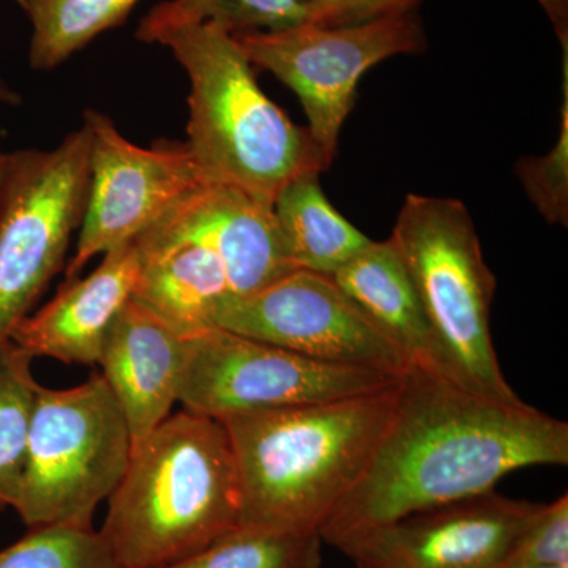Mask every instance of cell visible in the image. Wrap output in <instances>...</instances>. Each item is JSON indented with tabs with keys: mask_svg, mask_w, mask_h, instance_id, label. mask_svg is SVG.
I'll list each match as a JSON object with an SVG mask.
<instances>
[{
	"mask_svg": "<svg viewBox=\"0 0 568 568\" xmlns=\"http://www.w3.org/2000/svg\"><path fill=\"white\" fill-rule=\"evenodd\" d=\"M567 465L566 422L525 402H496L407 368L364 476L325 519L320 537L338 548L396 519L495 491L514 470Z\"/></svg>",
	"mask_w": 568,
	"mask_h": 568,
	"instance_id": "obj_1",
	"label": "cell"
},
{
	"mask_svg": "<svg viewBox=\"0 0 568 568\" xmlns=\"http://www.w3.org/2000/svg\"><path fill=\"white\" fill-rule=\"evenodd\" d=\"M398 381L373 394L224 418L241 485L239 528L320 536L364 476L394 416Z\"/></svg>",
	"mask_w": 568,
	"mask_h": 568,
	"instance_id": "obj_2",
	"label": "cell"
},
{
	"mask_svg": "<svg viewBox=\"0 0 568 568\" xmlns=\"http://www.w3.org/2000/svg\"><path fill=\"white\" fill-rule=\"evenodd\" d=\"M100 530L125 568H166L239 528L241 485L222 422L183 409L133 447Z\"/></svg>",
	"mask_w": 568,
	"mask_h": 568,
	"instance_id": "obj_3",
	"label": "cell"
},
{
	"mask_svg": "<svg viewBox=\"0 0 568 568\" xmlns=\"http://www.w3.org/2000/svg\"><path fill=\"white\" fill-rule=\"evenodd\" d=\"M155 43L189 78L185 144L205 181L274 205L293 179L328 170L306 126L265 95L234 33L201 22L160 32Z\"/></svg>",
	"mask_w": 568,
	"mask_h": 568,
	"instance_id": "obj_4",
	"label": "cell"
},
{
	"mask_svg": "<svg viewBox=\"0 0 568 568\" xmlns=\"http://www.w3.org/2000/svg\"><path fill=\"white\" fill-rule=\"evenodd\" d=\"M390 239L458 383L496 402H523L497 361L489 324L496 276L466 205L407 194Z\"/></svg>",
	"mask_w": 568,
	"mask_h": 568,
	"instance_id": "obj_5",
	"label": "cell"
},
{
	"mask_svg": "<svg viewBox=\"0 0 568 568\" xmlns=\"http://www.w3.org/2000/svg\"><path fill=\"white\" fill-rule=\"evenodd\" d=\"M132 452L129 424L102 373L70 388L40 386L13 508L29 528H93Z\"/></svg>",
	"mask_w": 568,
	"mask_h": 568,
	"instance_id": "obj_6",
	"label": "cell"
},
{
	"mask_svg": "<svg viewBox=\"0 0 568 568\" xmlns=\"http://www.w3.org/2000/svg\"><path fill=\"white\" fill-rule=\"evenodd\" d=\"M84 123L50 151L10 153L0 193V349L65 265L89 192Z\"/></svg>",
	"mask_w": 568,
	"mask_h": 568,
	"instance_id": "obj_7",
	"label": "cell"
},
{
	"mask_svg": "<svg viewBox=\"0 0 568 568\" xmlns=\"http://www.w3.org/2000/svg\"><path fill=\"white\" fill-rule=\"evenodd\" d=\"M399 376L324 364L260 339L207 327L185 336L178 402L183 409L224 420L373 394Z\"/></svg>",
	"mask_w": 568,
	"mask_h": 568,
	"instance_id": "obj_8",
	"label": "cell"
},
{
	"mask_svg": "<svg viewBox=\"0 0 568 568\" xmlns=\"http://www.w3.org/2000/svg\"><path fill=\"white\" fill-rule=\"evenodd\" d=\"M253 67L286 84L304 106L306 130L331 168L339 133L353 111L362 77L402 54L426 50L424 24L417 11L364 24H305L278 32L234 36Z\"/></svg>",
	"mask_w": 568,
	"mask_h": 568,
	"instance_id": "obj_9",
	"label": "cell"
},
{
	"mask_svg": "<svg viewBox=\"0 0 568 568\" xmlns=\"http://www.w3.org/2000/svg\"><path fill=\"white\" fill-rule=\"evenodd\" d=\"M211 327L283 347L324 364L402 376L405 355L351 301L334 276L293 271L256 293L227 295Z\"/></svg>",
	"mask_w": 568,
	"mask_h": 568,
	"instance_id": "obj_10",
	"label": "cell"
},
{
	"mask_svg": "<svg viewBox=\"0 0 568 568\" xmlns=\"http://www.w3.org/2000/svg\"><path fill=\"white\" fill-rule=\"evenodd\" d=\"M84 125L91 136L88 203L65 282L78 278L92 257L136 241L186 194L209 183L185 142L141 148L93 110L85 112Z\"/></svg>",
	"mask_w": 568,
	"mask_h": 568,
	"instance_id": "obj_11",
	"label": "cell"
},
{
	"mask_svg": "<svg viewBox=\"0 0 568 568\" xmlns=\"http://www.w3.org/2000/svg\"><path fill=\"white\" fill-rule=\"evenodd\" d=\"M540 504L491 491L343 541L357 568H504Z\"/></svg>",
	"mask_w": 568,
	"mask_h": 568,
	"instance_id": "obj_12",
	"label": "cell"
},
{
	"mask_svg": "<svg viewBox=\"0 0 568 568\" xmlns=\"http://www.w3.org/2000/svg\"><path fill=\"white\" fill-rule=\"evenodd\" d=\"M99 267L63 282L58 295L14 328L11 342L32 358L97 366L111 325L134 297L141 261L134 242L106 254Z\"/></svg>",
	"mask_w": 568,
	"mask_h": 568,
	"instance_id": "obj_13",
	"label": "cell"
},
{
	"mask_svg": "<svg viewBox=\"0 0 568 568\" xmlns=\"http://www.w3.org/2000/svg\"><path fill=\"white\" fill-rule=\"evenodd\" d=\"M183 343L185 336L134 297L108 332L99 365L129 424L133 447L178 403Z\"/></svg>",
	"mask_w": 568,
	"mask_h": 568,
	"instance_id": "obj_14",
	"label": "cell"
},
{
	"mask_svg": "<svg viewBox=\"0 0 568 568\" xmlns=\"http://www.w3.org/2000/svg\"><path fill=\"white\" fill-rule=\"evenodd\" d=\"M141 275L134 298L183 336L211 327L212 310L233 295L219 254L174 205L134 241Z\"/></svg>",
	"mask_w": 568,
	"mask_h": 568,
	"instance_id": "obj_15",
	"label": "cell"
},
{
	"mask_svg": "<svg viewBox=\"0 0 568 568\" xmlns=\"http://www.w3.org/2000/svg\"><path fill=\"white\" fill-rule=\"evenodd\" d=\"M178 209L219 254L233 295L256 293L297 271L284 250L274 205L230 186L204 183Z\"/></svg>",
	"mask_w": 568,
	"mask_h": 568,
	"instance_id": "obj_16",
	"label": "cell"
},
{
	"mask_svg": "<svg viewBox=\"0 0 568 568\" xmlns=\"http://www.w3.org/2000/svg\"><path fill=\"white\" fill-rule=\"evenodd\" d=\"M334 280L368 320L390 339L409 368L458 383L392 239L372 241ZM462 386V384H459Z\"/></svg>",
	"mask_w": 568,
	"mask_h": 568,
	"instance_id": "obj_17",
	"label": "cell"
},
{
	"mask_svg": "<svg viewBox=\"0 0 568 568\" xmlns=\"http://www.w3.org/2000/svg\"><path fill=\"white\" fill-rule=\"evenodd\" d=\"M320 175L305 173L286 183L276 194L274 213L293 267L334 276L364 252L372 239L331 204Z\"/></svg>",
	"mask_w": 568,
	"mask_h": 568,
	"instance_id": "obj_18",
	"label": "cell"
},
{
	"mask_svg": "<svg viewBox=\"0 0 568 568\" xmlns=\"http://www.w3.org/2000/svg\"><path fill=\"white\" fill-rule=\"evenodd\" d=\"M142 0H24L32 26L29 63L33 70L61 67L111 29L121 28Z\"/></svg>",
	"mask_w": 568,
	"mask_h": 568,
	"instance_id": "obj_19",
	"label": "cell"
},
{
	"mask_svg": "<svg viewBox=\"0 0 568 568\" xmlns=\"http://www.w3.org/2000/svg\"><path fill=\"white\" fill-rule=\"evenodd\" d=\"M201 22L222 26L234 36L278 32L308 22V11L302 0H164L142 18L136 39L151 44L160 32Z\"/></svg>",
	"mask_w": 568,
	"mask_h": 568,
	"instance_id": "obj_20",
	"label": "cell"
},
{
	"mask_svg": "<svg viewBox=\"0 0 568 568\" xmlns=\"http://www.w3.org/2000/svg\"><path fill=\"white\" fill-rule=\"evenodd\" d=\"M32 361L13 342L0 349V511L14 507L24 473L32 410L40 388Z\"/></svg>",
	"mask_w": 568,
	"mask_h": 568,
	"instance_id": "obj_21",
	"label": "cell"
},
{
	"mask_svg": "<svg viewBox=\"0 0 568 568\" xmlns=\"http://www.w3.org/2000/svg\"><path fill=\"white\" fill-rule=\"evenodd\" d=\"M166 568H323V540L317 534L237 528Z\"/></svg>",
	"mask_w": 568,
	"mask_h": 568,
	"instance_id": "obj_22",
	"label": "cell"
},
{
	"mask_svg": "<svg viewBox=\"0 0 568 568\" xmlns=\"http://www.w3.org/2000/svg\"><path fill=\"white\" fill-rule=\"evenodd\" d=\"M0 568H125L100 530L40 526L0 549Z\"/></svg>",
	"mask_w": 568,
	"mask_h": 568,
	"instance_id": "obj_23",
	"label": "cell"
},
{
	"mask_svg": "<svg viewBox=\"0 0 568 568\" xmlns=\"http://www.w3.org/2000/svg\"><path fill=\"white\" fill-rule=\"evenodd\" d=\"M564 102L555 148L517 164V174L538 213L551 224H568V51H564Z\"/></svg>",
	"mask_w": 568,
	"mask_h": 568,
	"instance_id": "obj_24",
	"label": "cell"
},
{
	"mask_svg": "<svg viewBox=\"0 0 568 568\" xmlns=\"http://www.w3.org/2000/svg\"><path fill=\"white\" fill-rule=\"evenodd\" d=\"M510 568L568 567V495L540 504L519 534L506 566Z\"/></svg>",
	"mask_w": 568,
	"mask_h": 568,
	"instance_id": "obj_25",
	"label": "cell"
},
{
	"mask_svg": "<svg viewBox=\"0 0 568 568\" xmlns=\"http://www.w3.org/2000/svg\"><path fill=\"white\" fill-rule=\"evenodd\" d=\"M308 22L323 28L364 24L414 13L424 0H302Z\"/></svg>",
	"mask_w": 568,
	"mask_h": 568,
	"instance_id": "obj_26",
	"label": "cell"
},
{
	"mask_svg": "<svg viewBox=\"0 0 568 568\" xmlns=\"http://www.w3.org/2000/svg\"><path fill=\"white\" fill-rule=\"evenodd\" d=\"M547 13L564 51L568 50V0H536Z\"/></svg>",
	"mask_w": 568,
	"mask_h": 568,
	"instance_id": "obj_27",
	"label": "cell"
},
{
	"mask_svg": "<svg viewBox=\"0 0 568 568\" xmlns=\"http://www.w3.org/2000/svg\"><path fill=\"white\" fill-rule=\"evenodd\" d=\"M0 103L2 104H18L21 103V95L9 84L0 78Z\"/></svg>",
	"mask_w": 568,
	"mask_h": 568,
	"instance_id": "obj_28",
	"label": "cell"
},
{
	"mask_svg": "<svg viewBox=\"0 0 568 568\" xmlns=\"http://www.w3.org/2000/svg\"><path fill=\"white\" fill-rule=\"evenodd\" d=\"M10 153L0 152V193H2L3 181H6L7 168H9Z\"/></svg>",
	"mask_w": 568,
	"mask_h": 568,
	"instance_id": "obj_29",
	"label": "cell"
},
{
	"mask_svg": "<svg viewBox=\"0 0 568 568\" xmlns=\"http://www.w3.org/2000/svg\"><path fill=\"white\" fill-rule=\"evenodd\" d=\"M14 2H17V3H18V6H20V7H21V6H22V3H24V0H14Z\"/></svg>",
	"mask_w": 568,
	"mask_h": 568,
	"instance_id": "obj_30",
	"label": "cell"
},
{
	"mask_svg": "<svg viewBox=\"0 0 568 568\" xmlns=\"http://www.w3.org/2000/svg\"><path fill=\"white\" fill-rule=\"evenodd\" d=\"M504 568H510V567H504ZM560 568H568V567H560Z\"/></svg>",
	"mask_w": 568,
	"mask_h": 568,
	"instance_id": "obj_31",
	"label": "cell"
}]
</instances>
